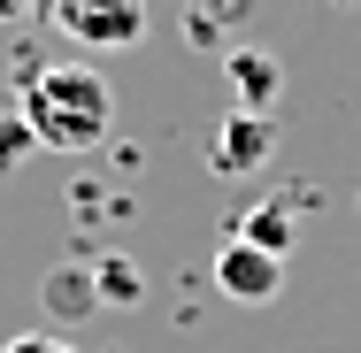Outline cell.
Returning <instances> with one entry per match:
<instances>
[{
	"mask_svg": "<svg viewBox=\"0 0 361 353\" xmlns=\"http://www.w3.org/2000/svg\"><path fill=\"white\" fill-rule=\"evenodd\" d=\"M0 353H77L70 338H47V330H23V338H8Z\"/></svg>",
	"mask_w": 361,
	"mask_h": 353,
	"instance_id": "30bf717a",
	"label": "cell"
},
{
	"mask_svg": "<svg viewBox=\"0 0 361 353\" xmlns=\"http://www.w3.org/2000/svg\"><path fill=\"white\" fill-rule=\"evenodd\" d=\"M47 16L85 54H123L146 39V0H47Z\"/></svg>",
	"mask_w": 361,
	"mask_h": 353,
	"instance_id": "7a4b0ae2",
	"label": "cell"
},
{
	"mask_svg": "<svg viewBox=\"0 0 361 353\" xmlns=\"http://www.w3.org/2000/svg\"><path fill=\"white\" fill-rule=\"evenodd\" d=\"M39 307H47L54 323H92L108 299H100V277H92V269H54V277L39 284Z\"/></svg>",
	"mask_w": 361,
	"mask_h": 353,
	"instance_id": "5b68a950",
	"label": "cell"
},
{
	"mask_svg": "<svg viewBox=\"0 0 361 353\" xmlns=\"http://www.w3.org/2000/svg\"><path fill=\"white\" fill-rule=\"evenodd\" d=\"M223 70H231V92H238V108H254V116H269V100H277V54H262V47H231L223 54Z\"/></svg>",
	"mask_w": 361,
	"mask_h": 353,
	"instance_id": "8992f818",
	"label": "cell"
},
{
	"mask_svg": "<svg viewBox=\"0 0 361 353\" xmlns=\"http://www.w3.org/2000/svg\"><path fill=\"white\" fill-rule=\"evenodd\" d=\"M16 108H23L31 139L47 154H92L116 131V92H108V77L92 62H47V70H31Z\"/></svg>",
	"mask_w": 361,
	"mask_h": 353,
	"instance_id": "6da1fadb",
	"label": "cell"
},
{
	"mask_svg": "<svg viewBox=\"0 0 361 353\" xmlns=\"http://www.w3.org/2000/svg\"><path fill=\"white\" fill-rule=\"evenodd\" d=\"M31 123H23V108H16V116H0V177H8V169H16V161H23V154H31Z\"/></svg>",
	"mask_w": 361,
	"mask_h": 353,
	"instance_id": "9c48e42d",
	"label": "cell"
},
{
	"mask_svg": "<svg viewBox=\"0 0 361 353\" xmlns=\"http://www.w3.org/2000/svg\"><path fill=\"white\" fill-rule=\"evenodd\" d=\"M238 238H254L262 254H277V261H285V254H292V215H285V208H254Z\"/></svg>",
	"mask_w": 361,
	"mask_h": 353,
	"instance_id": "52a82bcc",
	"label": "cell"
},
{
	"mask_svg": "<svg viewBox=\"0 0 361 353\" xmlns=\"http://www.w3.org/2000/svg\"><path fill=\"white\" fill-rule=\"evenodd\" d=\"M31 8H47V0H0V23H23Z\"/></svg>",
	"mask_w": 361,
	"mask_h": 353,
	"instance_id": "8fae6325",
	"label": "cell"
},
{
	"mask_svg": "<svg viewBox=\"0 0 361 353\" xmlns=\"http://www.w3.org/2000/svg\"><path fill=\"white\" fill-rule=\"evenodd\" d=\"M269 154H277V131H269V116H254V108H231V116H223V131H216V154H208V161H216L223 177H254Z\"/></svg>",
	"mask_w": 361,
	"mask_h": 353,
	"instance_id": "277c9868",
	"label": "cell"
},
{
	"mask_svg": "<svg viewBox=\"0 0 361 353\" xmlns=\"http://www.w3.org/2000/svg\"><path fill=\"white\" fill-rule=\"evenodd\" d=\"M277 284H285V261H277V254H262L254 238H223V246H216V292H231L238 307L277 299Z\"/></svg>",
	"mask_w": 361,
	"mask_h": 353,
	"instance_id": "3957f363",
	"label": "cell"
},
{
	"mask_svg": "<svg viewBox=\"0 0 361 353\" xmlns=\"http://www.w3.org/2000/svg\"><path fill=\"white\" fill-rule=\"evenodd\" d=\"M92 277H100V299H116V307L146 292V284H139V269H131L123 254H108V261H92Z\"/></svg>",
	"mask_w": 361,
	"mask_h": 353,
	"instance_id": "ba28073f",
	"label": "cell"
}]
</instances>
